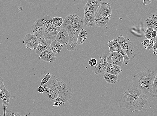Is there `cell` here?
Masks as SVG:
<instances>
[{"mask_svg":"<svg viewBox=\"0 0 157 116\" xmlns=\"http://www.w3.org/2000/svg\"><path fill=\"white\" fill-rule=\"evenodd\" d=\"M31 29L33 33L40 39L44 37V28L42 19L36 20L32 25Z\"/></svg>","mask_w":157,"mask_h":116,"instance_id":"obj_12","label":"cell"},{"mask_svg":"<svg viewBox=\"0 0 157 116\" xmlns=\"http://www.w3.org/2000/svg\"><path fill=\"white\" fill-rule=\"evenodd\" d=\"M52 41L44 38V37L40 39L38 46L35 51L36 54H40L42 52L49 49Z\"/></svg>","mask_w":157,"mask_h":116,"instance_id":"obj_15","label":"cell"},{"mask_svg":"<svg viewBox=\"0 0 157 116\" xmlns=\"http://www.w3.org/2000/svg\"><path fill=\"white\" fill-rule=\"evenodd\" d=\"M157 32L156 30H154V31L152 32L151 34V38H155L157 35Z\"/></svg>","mask_w":157,"mask_h":116,"instance_id":"obj_36","label":"cell"},{"mask_svg":"<svg viewBox=\"0 0 157 116\" xmlns=\"http://www.w3.org/2000/svg\"><path fill=\"white\" fill-rule=\"evenodd\" d=\"M84 22L82 18L76 14H69L63 22V26H71L78 32L83 29Z\"/></svg>","mask_w":157,"mask_h":116,"instance_id":"obj_6","label":"cell"},{"mask_svg":"<svg viewBox=\"0 0 157 116\" xmlns=\"http://www.w3.org/2000/svg\"><path fill=\"white\" fill-rule=\"evenodd\" d=\"M3 84L4 82L3 78L1 77H0V86Z\"/></svg>","mask_w":157,"mask_h":116,"instance_id":"obj_37","label":"cell"},{"mask_svg":"<svg viewBox=\"0 0 157 116\" xmlns=\"http://www.w3.org/2000/svg\"><path fill=\"white\" fill-rule=\"evenodd\" d=\"M94 13L84 12V24L89 27H93L95 25Z\"/></svg>","mask_w":157,"mask_h":116,"instance_id":"obj_20","label":"cell"},{"mask_svg":"<svg viewBox=\"0 0 157 116\" xmlns=\"http://www.w3.org/2000/svg\"><path fill=\"white\" fill-rule=\"evenodd\" d=\"M148 102L146 95L140 90L131 88L121 96L119 102L121 108L133 111H140Z\"/></svg>","mask_w":157,"mask_h":116,"instance_id":"obj_1","label":"cell"},{"mask_svg":"<svg viewBox=\"0 0 157 116\" xmlns=\"http://www.w3.org/2000/svg\"><path fill=\"white\" fill-rule=\"evenodd\" d=\"M40 38L33 34H27L23 42L26 48L29 50H36L38 46Z\"/></svg>","mask_w":157,"mask_h":116,"instance_id":"obj_7","label":"cell"},{"mask_svg":"<svg viewBox=\"0 0 157 116\" xmlns=\"http://www.w3.org/2000/svg\"><path fill=\"white\" fill-rule=\"evenodd\" d=\"M44 28V38L52 41L56 40V37L58 32L60 30L61 28L53 29Z\"/></svg>","mask_w":157,"mask_h":116,"instance_id":"obj_19","label":"cell"},{"mask_svg":"<svg viewBox=\"0 0 157 116\" xmlns=\"http://www.w3.org/2000/svg\"><path fill=\"white\" fill-rule=\"evenodd\" d=\"M97 60L94 58H91L89 61V64L91 66H95L97 63Z\"/></svg>","mask_w":157,"mask_h":116,"instance_id":"obj_31","label":"cell"},{"mask_svg":"<svg viewBox=\"0 0 157 116\" xmlns=\"http://www.w3.org/2000/svg\"><path fill=\"white\" fill-rule=\"evenodd\" d=\"M146 27L157 30V13H153L145 21Z\"/></svg>","mask_w":157,"mask_h":116,"instance_id":"obj_18","label":"cell"},{"mask_svg":"<svg viewBox=\"0 0 157 116\" xmlns=\"http://www.w3.org/2000/svg\"><path fill=\"white\" fill-rule=\"evenodd\" d=\"M153 50V54L157 56V42H156L154 44V46L152 47Z\"/></svg>","mask_w":157,"mask_h":116,"instance_id":"obj_32","label":"cell"},{"mask_svg":"<svg viewBox=\"0 0 157 116\" xmlns=\"http://www.w3.org/2000/svg\"><path fill=\"white\" fill-rule=\"evenodd\" d=\"M108 46L109 48V52L110 53L113 52H117L121 53L124 58V62L126 65L130 62V59L128 56L123 51L122 49L118 43L117 39H113L108 42Z\"/></svg>","mask_w":157,"mask_h":116,"instance_id":"obj_9","label":"cell"},{"mask_svg":"<svg viewBox=\"0 0 157 116\" xmlns=\"http://www.w3.org/2000/svg\"><path fill=\"white\" fill-rule=\"evenodd\" d=\"M152 2V0H143V5H148Z\"/></svg>","mask_w":157,"mask_h":116,"instance_id":"obj_35","label":"cell"},{"mask_svg":"<svg viewBox=\"0 0 157 116\" xmlns=\"http://www.w3.org/2000/svg\"><path fill=\"white\" fill-rule=\"evenodd\" d=\"M87 31L84 29H82L78 37L77 44L81 45L84 43L87 39Z\"/></svg>","mask_w":157,"mask_h":116,"instance_id":"obj_24","label":"cell"},{"mask_svg":"<svg viewBox=\"0 0 157 116\" xmlns=\"http://www.w3.org/2000/svg\"><path fill=\"white\" fill-rule=\"evenodd\" d=\"M65 103L64 102H63V101H58V102H54L53 105L54 106L58 107L60 106L61 105L64 104Z\"/></svg>","mask_w":157,"mask_h":116,"instance_id":"obj_33","label":"cell"},{"mask_svg":"<svg viewBox=\"0 0 157 116\" xmlns=\"http://www.w3.org/2000/svg\"><path fill=\"white\" fill-rule=\"evenodd\" d=\"M112 10L110 3L102 2L95 18V25L97 27H103L105 26L111 19Z\"/></svg>","mask_w":157,"mask_h":116,"instance_id":"obj_4","label":"cell"},{"mask_svg":"<svg viewBox=\"0 0 157 116\" xmlns=\"http://www.w3.org/2000/svg\"><path fill=\"white\" fill-rule=\"evenodd\" d=\"M107 61L108 63L121 67L124 62V58L121 53L115 51L108 56Z\"/></svg>","mask_w":157,"mask_h":116,"instance_id":"obj_13","label":"cell"},{"mask_svg":"<svg viewBox=\"0 0 157 116\" xmlns=\"http://www.w3.org/2000/svg\"><path fill=\"white\" fill-rule=\"evenodd\" d=\"M56 40L64 46L68 44L69 36L65 29L63 28L61 29L56 37Z\"/></svg>","mask_w":157,"mask_h":116,"instance_id":"obj_17","label":"cell"},{"mask_svg":"<svg viewBox=\"0 0 157 116\" xmlns=\"http://www.w3.org/2000/svg\"><path fill=\"white\" fill-rule=\"evenodd\" d=\"M6 116H32L29 113L27 115L24 116L21 115L19 113H14L11 111H8L6 113Z\"/></svg>","mask_w":157,"mask_h":116,"instance_id":"obj_30","label":"cell"},{"mask_svg":"<svg viewBox=\"0 0 157 116\" xmlns=\"http://www.w3.org/2000/svg\"><path fill=\"white\" fill-rule=\"evenodd\" d=\"M42 86L49 88L64 97L68 102L72 98V88L67 85L61 78L53 74H52L51 77L48 83Z\"/></svg>","mask_w":157,"mask_h":116,"instance_id":"obj_3","label":"cell"},{"mask_svg":"<svg viewBox=\"0 0 157 116\" xmlns=\"http://www.w3.org/2000/svg\"><path fill=\"white\" fill-rule=\"evenodd\" d=\"M38 91L40 93H43L45 91L44 87L43 86H40L38 88Z\"/></svg>","mask_w":157,"mask_h":116,"instance_id":"obj_34","label":"cell"},{"mask_svg":"<svg viewBox=\"0 0 157 116\" xmlns=\"http://www.w3.org/2000/svg\"><path fill=\"white\" fill-rule=\"evenodd\" d=\"M155 77L154 71L150 70L142 71L134 76L132 88L139 89L146 94L152 86Z\"/></svg>","mask_w":157,"mask_h":116,"instance_id":"obj_2","label":"cell"},{"mask_svg":"<svg viewBox=\"0 0 157 116\" xmlns=\"http://www.w3.org/2000/svg\"><path fill=\"white\" fill-rule=\"evenodd\" d=\"M108 55L104 54L101 55L98 59L95 66V74H96L102 75L106 73L108 63L107 61Z\"/></svg>","mask_w":157,"mask_h":116,"instance_id":"obj_10","label":"cell"},{"mask_svg":"<svg viewBox=\"0 0 157 116\" xmlns=\"http://www.w3.org/2000/svg\"><path fill=\"white\" fill-rule=\"evenodd\" d=\"M39 58L48 62H53L55 61L56 59V55L49 49H48L40 54Z\"/></svg>","mask_w":157,"mask_h":116,"instance_id":"obj_16","label":"cell"},{"mask_svg":"<svg viewBox=\"0 0 157 116\" xmlns=\"http://www.w3.org/2000/svg\"><path fill=\"white\" fill-rule=\"evenodd\" d=\"M52 76V74L50 73H47L46 74V75L44 77L42 80L41 81V86H43L45 84L48 83V82L49 81Z\"/></svg>","mask_w":157,"mask_h":116,"instance_id":"obj_28","label":"cell"},{"mask_svg":"<svg viewBox=\"0 0 157 116\" xmlns=\"http://www.w3.org/2000/svg\"><path fill=\"white\" fill-rule=\"evenodd\" d=\"M149 92L152 97L157 98V73L155 76L152 86Z\"/></svg>","mask_w":157,"mask_h":116,"instance_id":"obj_25","label":"cell"},{"mask_svg":"<svg viewBox=\"0 0 157 116\" xmlns=\"http://www.w3.org/2000/svg\"><path fill=\"white\" fill-rule=\"evenodd\" d=\"M123 72L121 66L108 63L106 70V72L114 75L118 76Z\"/></svg>","mask_w":157,"mask_h":116,"instance_id":"obj_21","label":"cell"},{"mask_svg":"<svg viewBox=\"0 0 157 116\" xmlns=\"http://www.w3.org/2000/svg\"><path fill=\"white\" fill-rule=\"evenodd\" d=\"M63 46H64L63 44L55 40L52 41L49 49L56 54L60 53L63 50Z\"/></svg>","mask_w":157,"mask_h":116,"instance_id":"obj_22","label":"cell"},{"mask_svg":"<svg viewBox=\"0 0 157 116\" xmlns=\"http://www.w3.org/2000/svg\"><path fill=\"white\" fill-rule=\"evenodd\" d=\"M0 116H2V115H1L0 114Z\"/></svg>","mask_w":157,"mask_h":116,"instance_id":"obj_39","label":"cell"},{"mask_svg":"<svg viewBox=\"0 0 157 116\" xmlns=\"http://www.w3.org/2000/svg\"><path fill=\"white\" fill-rule=\"evenodd\" d=\"M141 44L144 46L145 49L149 50L151 49L154 45V41L152 39L144 40L142 41Z\"/></svg>","mask_w":157,"mask_h":116,"instance_id":"obj_26","label":"cell"},{"mask_svg":"<svg viewBox=\"0 0 157 116\" xmlns=\"http://www.w3.org/2000/svg\"><path fill=\"white\" fill-rule=\"evenodd\" d=\"M52 21L54 27L57 28H60L63 22V18L58 17L52 18Z\"/></svg>","mask_w":157,"mask_h":116,"instance_id":"obj_27","label":"cell"},{"mask_svg":"<svg viewBox=\"0 0 157 116\" xmlns=\"http://www.w3.org/2000/svg\"><path fill=\"white\" fill-rule=\"evenodd\" d=\"M155 38V41L157 42V34Z\"/></svg>","mask_w":157,"mask_h":116,"instance_id":"obj_38","label":"cell"},{"mask_svg":"<svg viewBox=\"0 0 157 116\" xmlns=\"http://www.w3.org/2000/svg\"><path fill=\"white\" fill-rule=\"evenodd\" d=\"M43 86L45 88V91L43 93V95L48 101L53 103L58 101H63L65 103L68 102V100L64 97L59 95L49 88L44 86Z\"/></svg>","mask_w":157,"mask_h":116,"instance_id":"obj_8","label":"cell"},{"mask_svg":"<svg viewBox=\"0 0 157 116\" xmlns=\"http://www.w3.org/2000/svg\"><path fill=\"white\" fill-rule=\"evenodd\" d=\"M101 0H88L84 7V12L95 13L102 5Z\"/></svg>","mask_w":157,"mask_h":116,"instance_id":"obj_14","label":"cell"},{"mask_svg":"<svg viewBox=\"0 0 157 116\" xmlns=\"http://www.w3.org/2000/svg\"><path fill=\"white\" fill-rule=\"evenodd\" d=\"M154 30V29L151 28H148L144 33L145 38L148 39H151L152 33Z\"/></svg>","mask_w":157,"mask_h":116,"instance_id":"obj_29","label":"cell"},{"mask_svg":"<svg viewBox=\"0 0 157 116\" xmlns=\"http://www.w3.org/2000/svg\"><path fill=\"white\" fill-rule=\"evenodd\" d=\"M103 78L107 83L109 84H114L118 80L117 76L107 73L104 74Z\"/></svg>","mask_w":157,"mask_h":116,"instance_id":"obj_23","label":"cell"},{"mask_svg":"<svg viewBox=\"0 0 157 116\" xmlns=\"http://www.w3.org/2000/svg\"><path fill=\"white\" fill-rule=\"evenodd\" d=\"M11 97V94L4 85L0 86V98L2 100L3 112L4 116H6V111L8 106Z\"/></svg>","mask_w":157,"mask_h":116,"instance_id":"obj_11","label":"cell"},{"mask_svg":"<svg viewBox=\"0 0 157 116\" xmlns=\"http://www.w3.org/2000/svg\"><path fill=\"white\" fill-rule=\"evenodd\" d=\"M117 40L128 58L130 59H133L135 55V50L131 41L129 38L122 35L118 37Z\"/></svg>","mask_w":157,"mask_h":116,"instance_id":"obj_5","label":"cell"}]
</instances>
